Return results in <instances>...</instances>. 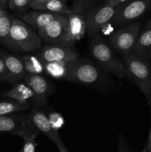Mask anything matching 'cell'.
<instances>
[{"mask_svg": "<svg viewBox=\"0 0 151 152\" xmlns=\"http://www.w3.org/2000/svg\"><path fill=\"white\" fill-rule=\"evenodd\" d=\"M90 53L104 70L115 74L118 78L128 77L123 61L117 57L108 45L98 35L95 36L92 39Z\"/></svg>", "mask_w": 151, "mask_h": 152, "instance_id": "cell-1", "label": "cell"}, {"mask_svg": "<svg viewBox=\"0 0 151 152\" xmlns=\"http://www.w3.org/2000/svg\"><path fill=\"white\" fill-rule=\"evenodd\" d=\"M123 62L128 77L142 91L147 100L151 98V66L146 59L133 53L123 55Z\"/></svg>", "mask_w": 151, "mask_h": 152, "instance_id": "cell-2", "label": "cell"}, {"mask_svg": "<svg viewBox=\"0 0 151 152\" xmlns=\"http://www.w3.org/2000/svg\"><path fill=\"white\" fill-rule=\"evenodd\" d=\"M10 37L19 52L32 53L41 48V40L26 22L13 18L10 27Z\"/></svg>", "mask_w": 151, "mask_h": 152, "instance_id": "cell-3", "label": "cell"}, {"mask_svg": "<svg viewBox=\"0 0 151 152\" xmlns=\"http://www.w3.org/2000/svg\"><path fill=\"white\" fill-rule=\"evenodd\" d=\"M0 132L16 134L22 137H36L40 133L28 116L6 114L0 116Z\"/></svg>", "mask_w": 151, "mask_h": 152, "instance_id": "cell-4", "label": "cell"}, {"mask_svg": "<svg viewBox=\"0 0 151 152\" xmlns=\"http://www.w3.org/2000/svg\"><path fill=\"white\" fill-rule=\"evenodd\" d=\"M102 73L93 63L85 59L72 60L67 80L81 84L92 85L102 79Z\"/></svg>", "mask_w": 151, "mask_h": 152, "instance_id": "cell-5", "label": "cell"}, {"mask_svg": "<svg viewBox=\"0 0 151 152\" xmlns=\"http://www.w3.org/2000/svg\"><path fill=\"white\" fill-rule=\"evenodd\" d=\"M119 7L120 5L113 7L105 4L90 10L84 16L87 34L92 37L97 35L104 27L112 22Z\"/></svg>", "mask_w": 151, "mask_h": 152, "instance_id": "cell-6", "label": "cell"}, {"mask_svg": "<svg viewBox=\"0 0 151 152\" xmlns=\"http://www.w3.org/2000/svg\"><path fill=\"white\" fill-rule=\"evenodd\" d=\"M140 30V24L135 22L113 33L110 37V42L114 50L122 55L133 53Z\"/></svg>", "mask_w": 151, "mask_h": 152, "instance_id": "cell-7", "label": "cell"}, {"mask_svg": "<svg viewBox=\"0 0 151 152\" xmlns=\"http://www.w3.org/2000/svg\"><path fill=\"white\" fill-rule=\"evenodd\" d=\"M68 15L53 21L38 30V34L41 41L56 45H65Z\"/></svg>", "mask_w": 151, "mask_h": 152, "instance_id": "cell-8", "label": "cell"}, {"mask_svg": "<svg viewBox=\"0 0 151 152\" xmlns=\"http://www.w3.org/2000/svg\"><path fill=\"white\" fill-rule=\"evenodd\" d=\"M43 62H68L78 58V53L71 47L48 45L36 53Z\"/></svg>", "mask_w": 151, "mask_h": 152, "instance_id": "cell-9", "label": "cell"}, {"mask_svg": "<svg viewBox=\"0 0 151 152\" xmlns=\"http://www.w3.org/2000/svg\"><path fill=\"white\" fill-rule=\"evenodd\" d=\"M147 7L148 3L146 0H135L124 6L120 5L112 22L119 25L133 22L142 16Z\"/></svg>", "mask_w": 151, "mask_h": 152, "instance_id": "cell-10", "label": "cell"}, {"mask_svg": "<svg viewBox=\"0 0 151 152\" xmlns=\"http://www.w3.org/2000/svg\"><path fill=\"white\" fill-rule=\"evenodd\" d=\"M86 33V24L84 16L73 12L68 15L65 45L72 47L76 42L83 38Z\"/></svg>", "mask_w": 151, "mask_h": 152, "instance_id": "cell-11", "label": "cell"}, {"mask_svg": "<svg viewBox=\"0 0 151 152\" xmlns=\"http://www.w3.org/2000/svg\"><path fill=\"white\" fill-rule=\"evenodd\" d=\"M29 116L40 133H42L43 134L47 137L50 140L53 141L57 145L59 148L65 145L61 140L58 131L52 127L48 117L42 111L38 108H35L30 113Z\"/></svg>", "mask_w": 151, "mask_h": 152, "instance_id": "cell-12", "label": "cell"}, {"mask_svg": "<svg viewBox=\"0 0 151 152\" xmlns=\"http://www.w3.org/2000/svg\"><path fill=\"white\" fill-rule=\"evenodd\" d=\"M63 13H53L46 10H34L22 16V20L28 25L35 27L38 30L44 28L53 21L66 16Z\"/></svg>", "mask_w": 151, "mask_h": 152, "instance_id": "cell-13", "label": "cell"}, {"mask_svg": "<svg viewBox=\"0 0 151 152\" xmlns=\"http://www.w3.org/2000/svg\"><path fill=\"white\" fill-rule=\"evenodd\" d=\"M4 95L10 99H13L22 103H29V101H32L37 105H44L35 92L25 83L19 82L16 83L13 85V88L6 92Z\"/></svg>", "mask_w": 151, "mask_h": 152, "instance_id": "cell-14", "label": "cell"}, {"mask_svg": "<svg viewBox=\"0 0 151 152\" xmlns=\"http://www.w3.org/2000/svg\"><path fill=\"white\" fill-rule=\"evenodd\" d=\"M4 59L8 77L7 83L14 85L22 81L26 74L22 57L4 53Z\"/></svg>", "mask_w": 151, "mask_h": 152, "instance_id": "cell-15", "label": "cell"}, {"mask_svg": "<svg viewBox=\"0 0 151 152\" xmlns=\"http://www.w3.org/2000/svg\"><path fill=\"white\" fill-rule=\"evenodd\" d=\"M26 83L36 94L38 96L43 104L47 103V96L50 94V87L48 82L41 74H32L26 73L23 78Z\"/></svg>", "mask_w": 151, "mask_h": 152, "instance_id": "cell-16", "label": "cell"}, {"mask_svg": "<svg viewBox=\"0 0 151 152\" xmlns=\"http://www.w3.org/2000/svg\"><path fill=\"white\" fill-rule=\"evenodd\" d=\"M132 53L144 59L151 58V25H147L139 34Z\"/></svg>", "mask_w": 151, "mask_h": 152, "instance_id": "cell-17", "label": "cell"}, {"mask_svg": "<svg viewBox=\"0 0 151 152\" xmlns=\"http://www.w3.org/2000/svg\"><path fill=\"white\" fill-rule=\"evenodd\" d=\"M13 19L6 11L0 16V43L11 50L19 52L10 37V27Z\"/></svg>", "mask_w": 151, "mask_h": 152, "instance_id": "cell-18", "label": "cell"}, {"mask_svg": "<svg viewBox=\"0 0 151 152\" xmlns=\"http://www.w3.org/2000/svg\"><path fill=\"white\" fill-rule=\"evenodd\" d=\"M71 61L68 62H44V72L55 79L67 80Z\"/></svg>", "mask_w": 151, "mask_h": 152, "instance_id": "cell-19", "label": "cell"}, {"mask_svg": "<svg viewBox=\"0 0 151 152\" xmlns=\"http://www.w3.org/2000/svg\"><path fill=\"white\" fill-rule=\"evenodd\" d=\"M33 10H46L53 13H63L69 15L73 12V10L68 7L65 2L62 0H47L44 2L33 6Z\"/></svg>", "mask_w": 151, "mask_h": 152, "instance_id": "cell-20", "label": "cell"}, {"mask_svg": "<svg viewBox=\"0 0 151 152\" xmlns=\"http://www.w3.org/2000/svg\"><path fill=\"white\" fill-rule=\"evenodd\" d=\"M28 74H41L44 71V62L37 55L28 54L22 57Z\"/></svg>", "mask_w": 151, "mask_h": 152, "instance_id": "cell-21", "label": "cell"}, {"mask_svg": "<svg viewBox=\"0 0 151 152\" xmlns=\"http://www.w3.org/2000/svg\"><path fill=\"white\" fill-rule=\"evenodd\" d=\"M29 108V103H22L13 99L0 101V116L26 111Z\"/></svg>", "mask_w": 151, "mask_h": 152, "instance_id": "cell-22", "label": "cell"}, {"mask_svg": "<svg viewBox=\"0 0 151 152\" xmlns=\"http://www.w3.org/2000/svg\"><path fill=\"white\" fill-rule=\"evenodd\" d=\"M48 120L51 124L52 127L56 130H59L65 124V119L59 113L52 112L49 114Z\"/></svg>", "mask_w": 151, "mask_h": 152, "instance_id": "cell-23", "label": "cell"}, {"mask_svg": "<svg viewBox=\"0 0 151 152\" xmlns=\"http://www.w3.org/2000/svg\"><path fill=\"white\" fill-rule=\"evenodd\" d=\"M31 0H9V7L13 11H22L30 7Z\"/></svg>", "mask_w": 151, "mask_h": 152, "instance_id": "cell-24", "label": "cell"}, {"mask_svg": "<svg viewBox=\"0 0 151 152\" xmlns=\"http://www.w3.org/2000/svg\"><path fill=\"white\" fill-rule=\"evenodd\" d=\"M24 141L22 152H36L35 137H25Z\"/></svg>", "mask_w": 151, "mask_h": 152, "instance_id": "cell-25", "label": "cell"}, {"mask_svg": "<svg viewBox=\"0 0 151 152\" xmlns=\"http://www.w3.org/2000/svg\"><path fill=\"white\" fill-rule=\"evenodd\" d=\"M4 53H2L0 54V80L8 82L7 69H6V65L4 59Z\"/></svg>", "mask_w": 151, "mask_h": 152, "instance_id": "cell-26", "label": "cell"}, {"mask_svg": "<svg viewBox=\"0 0 151 152\" xmlns=\"http://www.w3.org/2000/svg\"><path fill=\"white\" fill-rule=\"evenodd\" d=\"M126 1L127 0H107L105 4H108V5L113 6V7H116V6L121 5L123 2Z\"/></svg>", "mask_w": 151, "mask_h": 152, "instance_id": "cell-27", "label": "cell"}, {"mask_svg": "<svg viewBox=\"0 0 151 152\" xmlns=\"http://www.w3.org/2000/svg\"><path fill=\"white\" fill-rule=\"evenodd\" d=\"M47 1V0H31L30 1V7L32 8L33 6L37 5L38 4H41V3L44 2V1Z\"/></svg>", "mask_w": 151, "mask_h": 152, "instance_id": "cell-28", "label": "cell"}, {"mask_svg": "<svg viewBox=\"0 0 151 152\" xmlns=\"http://www.w3.org/2000/svg\"><path fill=\"white\" fill-rule=\"evenodd\" d=\"M147 104L149 105L150 108V120H151V98L148 99L147 100ZM149 145L151 147V126H150V138H149Z\"/></svg>", "mask_w": 151, "mask_h": 152, "instance_id": "cell-29", "label": "cell"}, {"mask_svg": "<svg viewBox=\"0 0 151 152\" xmlns=\"http://www.w3.org/2000/svg\"><path fill=\"white\" fill-rule=\"evenodd\" d=\"M7 0H0V4H1V7H5L6 4H7Z\"/></svg>", "mask_w": 151, "mask_h": 152, "instance_id": "cell-30", "label": "cell"}, {"mask_svg": "<svg viewBox=\"0 0 151 152\" xmlns=\"http://www.w3.org/2000/svg\"><path fill=\"white\" fill-rule=\"evenodd\" d=\"M59 152H68L65 145H64L63 147H61V148H59Z\"/></svg>", "mask_w": 151, "mask_h": 152, "instance_id": "cell-31", "label": "cell"}, {"mask_svg": "<svg viewBox=\"0 0 151 152\" xmlns=\"http://www.w3.org/2000/svg\"><path fill=\"white\" fill-rule=\"evenodd\" d=\"M4 12H5V10H3V7H1V4H0V16H1V15H2L3 13H4Z\"/></svg>", "mask_w": 151, "mask_h": 152, "instance_id": "cell-32", "label": "cell"}, {"mask_svg": "<svg viewBox=\"0 0 151 152\" xmlns=\"http://www.w3.org/2000/svg\"><path fill=\"white\" fill-rule=\"evenodd\" d=\"M147 25H151V19H150V22H148Z\"/></svg>", "mask_w": 151, "mask_h": 152, "instance_id": "cell-33", "label": "cell"}, {"mask_svg": "<svg viewBox=\"0 0 151 152\" xmlns=\"http://www.w3.org/2000/svg\"><path fill=\"white\" fill-rule=\"evenodd\" d=\"M3 53V51H2V50H1V48H0V54H1V53Z\"/></svg>", "mask_w": 151, "mask_h": 152, "instance_id": "cell-34", "label": "cell"}, {"mask_svg": "<svg viewBox=\"0 0 151 152\" xmlns=\"http://www.w3.org/2000/svg\"><path fill=\"white\" fill-rule=\"evenodd\" d=\"M62 1H66V0H62Z\"/></svg>", "mask_w": 151, "mask_h": 152, "instance_id": "cell-35", "label": "cell"}, {"mask_svg": "<svg viewBox=\"0 0 151 152\" xmlns=\"http://www.w3.org/2000/svg\"><path fill=\"white\" fill-rule=\"evenodd\" d=\"M142 152H146V151H142Z\"/></svg>", "mask_w": 151, "mask_h": 152, "instance_id": "cell-36", "label": "cell"}, {"mask_svg": "<svg viewBox=\"0 0 151 152\" xmlns=\"http://www.w3.org/2000/svg\"><path fill=\"white\" fill-rule=\"evenodd\" d=\"M150 152H151V151H150Z\"/></svg>", "mask_w": 151, "mask_h": 152, "instance_id": "cell-37", "label": "cell"}]
</instances>
